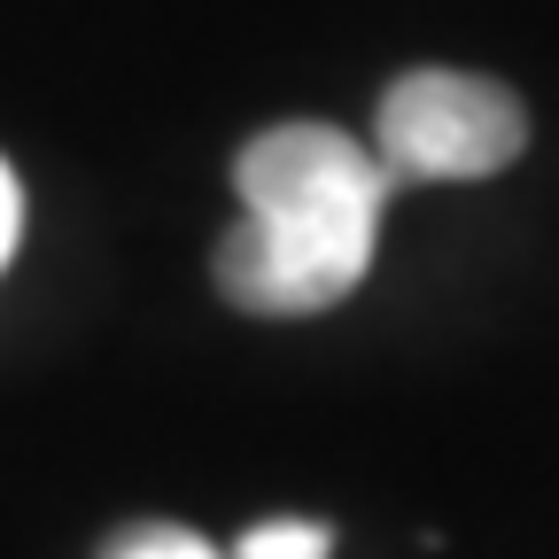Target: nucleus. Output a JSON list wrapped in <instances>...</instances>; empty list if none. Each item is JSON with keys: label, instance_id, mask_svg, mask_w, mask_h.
Instances as JSON below:
<instances>
[{"label": "nucleus", "instance_id": "39448f33", "mask_svg": "<svg viewBox=\"0 0 559 559\" xmlns=\"http://www.w3.org/2000/svg\"><path fill=\"white\" fill-rule=\"evenodd\" d=\"M16 234H24V187H16L9 164H0V264L16 257Z\"/></svg>", "mask_w": 559, "mask_h": 559}, {"label": "nucleus", "instance_id": "20e7f679", "mask_svg": "<svg viewBox=\"0 0 559 559\" xmlns=\"http://www.w3.org/2000/svg\"><path fill=\"white\" fill-rule=\"evenodd\" d=\"M334 551V528L319 521H264L234 544V559H326Z\"/></svg>", "mask_w": 559, "mask_h": 559}, {"label": "nucleus", "instance_id": "f257e3e1", "mask_svg": "<svg viewBox=\"0 0 559 559\" xmlns=\"http://www.w3.org/2000/svg\"><path fill=\"white\" fill-rule=\"evenodd\" d=\"M241 226L218 241V296L249 319L334 311L373 264L389 179L342 124H272L241 164Z\"/></svg>", "mask_w": 559, "mask_h": 559}, {"label": "nucleus", "instance_id": "7ed1b4c3", "mask_svg": "<svg viewBox=\"0 0 559 559\" xmlns=\"http://www.w3.org/2000/svg\"><path fill=\"white\" fill-rule=\"evenodd\" d=\"M102 559H218V544L194 536V528H179V521H140V528L109 536Z\"/></svg>", "mask_w": 559, "mask_h": 559}, {"label": "nucleus", "instance_id": "f03ea898", "mask_svg": "<svg viewBox=\"0 0 559 559\" xmlns=\"http://www.w3.org/2000/svg\"><path fill=\"white\" fill-rule=\"evenodd\" d=\"M528 148V109L474 70H404L381 94L373 124V164L389 187H428V179H489L521 164Z\"/></svg>", "mask_w": 559, "mask_h": 559}]
</instances>
